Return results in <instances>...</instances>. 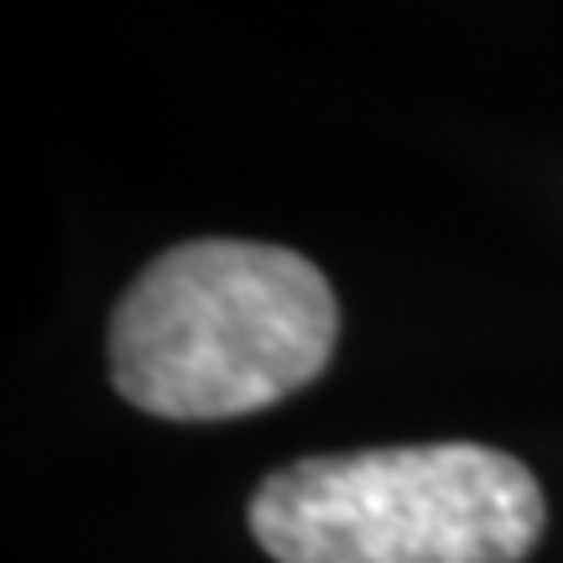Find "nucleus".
<instances>
[{"mask_svg":"<svg viewBox=\"0 0 563 563\" xmlns=\"http://www.w3.org/2000/svg\"><path fill=\"white\" fill-rule=\"evenodd\" d=\"M340 302L319 266L262 241H188L146 266L110 319V382L131 407L220 422L319 382Z\"/></svg>","mask_w":563,"mask_h":563,"instance_id":"f257e3e1","label":"nucleus"},{"mask_svg":"<svg viewBox=\"0 0 563 563\" xmlns=\"http://www.w3.org/2000/svg\"><path fill=\"white\" fill-rule=\"evenodd\" d=\"M543 522L538 475L485 443L319 454L251 496V532L277 563H522Z\"/></svg>","mask_w":563,"mask_h":563,"instance_id":"f03ea898","label":"nucleus"}]
</instances>
